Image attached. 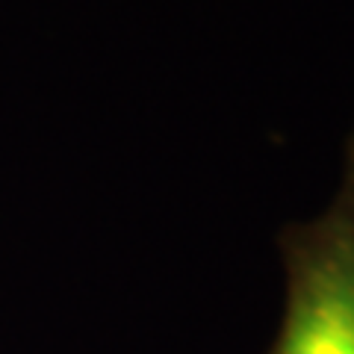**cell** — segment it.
Listing matches in <instances>:
<instances>
[{"instance_id": "cell-1", "label": "cell", "mask_w": 354, "mask_h": 354, "mask_svg": "<svg viewBox=\"0 0 354 354\" xmlns=\"http://www.w3.org/2000/svg\"><path fill=\"white\" fill-rule=\"evenodd\" d=\"M283 313L266 354H354V124L328 207L278 234Z\"/></svg>"}]
</instances>
